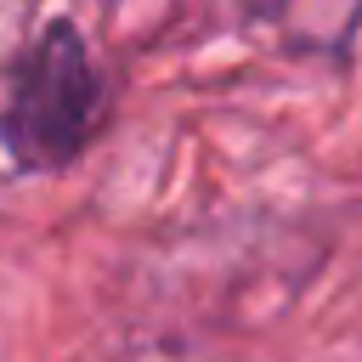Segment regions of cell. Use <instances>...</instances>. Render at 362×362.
I'll list each match as a JSON object with an SVG mask.
<instances>
[{"label":"cell","mask_w":362,"mask_h":362,"mask_svg":"<svg viewBox=\"0 0 362 362\" xmlns=\"http://www.w3.org/2000/svg\"><path fill=\"white\" fill-rule=\"evenodd\" d=\"M96 107H102V79L90 68V51L68 23H57L11 79V96L0 113V147L23 170L68 164L85 147Z\"/></svg>","instance_id":"1"}]
</instances>
